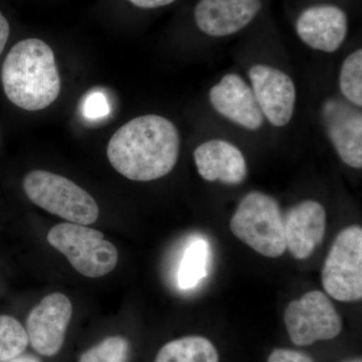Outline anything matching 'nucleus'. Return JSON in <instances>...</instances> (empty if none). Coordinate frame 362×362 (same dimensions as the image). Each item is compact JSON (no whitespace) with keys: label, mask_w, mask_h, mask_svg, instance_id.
Listing matches in <instances>:
<instances>
[{"label":"nucleus","mask_w":362,"mask_h":362,"mask_svg":"<svg viewBox=\"0 0 362 362\" xmlns=\"http://www.w3.org/2000/svg\"><path fill=\"white\" fill-rule=\"evenodd\" d=\"M180 134L175 123L149 114L132 119L112 136L107 156L117 173L133 181L168 175L180 158Z\"/></svg>","instance_id":"nucleus-1"},{"label":"nucleus","mask_w":362,"mask_h":362,"mask_svg":"<svg viewBox=\"0 0 362 362\" xmlns=\"http://www.w3.org/2000/svg\"><path fill=\"white\" fill-rule=\"evenodd\" d=\"M1 82L7 99L25 111L44 110L61 93L54 51L40 39L14 45L4 59Z\"/></svg>","instance_id":"nucleus-2"},{"label":"nucleus","mask_w":362,"mask_h":362,"mask_svg":"<svg viewBox=\"0 0 362 362\" xmlns=\"http://www.w3.org/2000/svg\"><path fill=\"white\" fill-rule=\"evenodd\" d=\"M230 226L238 239L262 256L278 258L286 251L284 218L271 195L261 192L245 195Z\"/></svg>","instance_id":"nucleus-3"},{"label":"nucleus","mask_w":362,"mask_h":362,"mask_svg":"<svg viewBox=\"0 0 362 362\" xmlns=\"http://www.w3.org/2000/svg\"><path fill=\"white\" fill-rule=\"evenodd\" d=\"M23 187L30 202L69 223L88 226L99 218L94 197L64 176L33 170L25 175Z\"/></svg>","instance_id":"nucleus-4"},{"label":"nucleus","mask_w":362,"mask_h":362,"mask_svg":"<svg viewBox=\"0 0 362 362\" xmlns=\"http://www.w3.org/2000/svg\"><path fill=\"white\" fill-rule=\"evenodd\" d=\"M47 240L85 277H104L118 263L116 247L104 239L103 233L86 226L59 223L47 233Z\"/></svg>","instance_id":"nucleus-5"},{"label":"nucleus","mask_w":362,"mask_h":362,"mask_svg":"<svg viewBox=\"0 0 362 362\" xmlns=\"http://www.w3.org/2000/svg\"><path fill=\"white\" fill-rule=\"evenodd\" d=\"M324 290L340 302L362 298V228L349 226L333 243L322 271Z\"/></svg>","instance_id":"nucleus-6"},{"label":"nucleus","mask_w":362,"mask_h":362,"mask_svg":"<svg viewBox=\"0 0 362 362\" xmlns=\"http://www.w3.org/2000/svg\"><path fill=\"white\" fill-rule=\"evenodd\" d=\"M284 320L291 341L307 346L319 340L337 337L342 329L341 318L323 292H307L286 308Z\"/></svg>","instance_id":"nucleus-7"},{"label":"nucleus","mask_w":362,"mask_h":362,"mask_svg":"<svg viewBox=\"0 0 362 362\" xmlns=\"http://www.w3.org/2000/svg\"><path fill=\"white\" fill-rule=\"evenodd\" d=\"M250 86L265 120L282 128L291 122L297 92L293 78L280 69L257 64L249 70Z\"/></svg>","instance_id":"nucleus-8"},{"label":"nucleus","mask_w":362,"mask_h":362,"mask_svg":"<svg viewBox=\"0 0 362 362\" xmlns=\"http://www.w3.org/2000/svg\"><path fill=\"white\" fill-rule=\"evenodd\" d=\"M71 315L73 305L66 295L45 296L26 319V334L33 350L45 357L57 356L65 343Z\"/></svg>","instance_id":"nucleus-9"},{"label":"nucleus","mask_w":362,"mask_h":362,"mask_svg":"<svg viewBox=\"0 0 362 362\" xmlns=\"http://www.w3.org/2000/svg\"><path fill=\"white\" fill-rule=\"evenodd\" d=\"M326 135L343 163L362 168V114L357 107L341 100H326L321 108Z\"/></svg>","instance_id":"nucleus-10"},{"label":"nucleus","mask_w":362,"mask_h":362,"mask_svg":"<svg viewBox=\"0 0 362 362\" xmlns=\"http://www.w3.org/2000/svg\"><path fill=\"white\" fill-rule=\"evenodd\" d=\"M299 39L307 47L326 54L337 52L349 35V16L335 4H315L301 11L295 23Z\"/></svg>","instance_id":"nucleus-11"},{"label":"nucleus","mask_w":362,"mask_h":362,"mask_svg":"<svg viewBox=\"0 0 362 362\" xmlns=\"http://www.w3.org/2000/svg\"><path fill=\"white\" fill-rule=\"evenodd\" d=\"M209 103L226 120L250 131L265 122L251 86L239 74H226L209 90Z\"/></svg>","instance_id":"nucleus-12"},{"label":"nucleus","mask_w":362,"mask_h":362,"mask_svg":"<svg viewBox=\"0 0 362 362\" xmlns=\"http://www.w3.org/2000/svg\"><path fill=\"white\" fill-rule=\"evenodd\" d=\"M262 6V0H199L194 23L209 37H230L251 25Z\"/></svg>","instance_id":"nucleus-13"},{"label":"nucleus","mask_w":362,"mask_h":362,"mask_svg":"<svg viewBox=\"0 0 362 362\" xmlns=\"http://www.w3.org/2000/svg\"><path fill=\"white\" fill-rule=\"evenodd\" d=\"M286 250L297 259L309 258L325 235L326 213L322 204L304 201L284 218Z\"/></svg>","instance_id":"nucleus-14"},{"label":"nucleus","mask_w":362,"mask_h":362,"mask_svg":"<svg viewBox=\"0 0 362 362\" xmlns=\"http://www.w3.org/2000/svg\"><path fill=\"white\" fill-rule=\"evenodd\" d=\"M197 173L204 180L238 185L246 180L247 166L244 154L233 143L211 139L202 143L194 152Z\"/></svg>","instance_id":"nucleus-15"},{"label":"nucleus","mask_w":362,"mask_h":362,"mask_svg":"<svg viewBox=\"0 0 362 362\" xmlns=\"http://www.w3.org/2000/svg\"><path fill=\"white\" fill-rule=\"evenodd\" d=\"M156 362H220L213 343L202 337L173 340L162 346Z\"/></svg>","instance_id":"nucleus-16"},{"label":"nucleus","mask_w":362,"mask_h":362,"mask_svg":"<svg viewBox=\"0 0 362 362\" xmlns=\"http://www.w3.org/2000/svg\"><path fill=\"white\" fill-rule=\"evenodd\" d=\"M209 261V246L204 240H195L183 255L180 272L178 284L182 289H190L199 284L207 274Z\"/></svg>","instance_id":"nucleus-17"},{"label":"nucleus","mask_w":362,"mask_h":362,"mask_svg":"<svg viewBox=\"0 0 362 362\" xmlns=\"http://www.w3.org/2000/svg\"><path fill=\"white\" fill-rule=\"evenodd\" d=\"M339 89L347 103L362 106V49L352 52L343 61L339 71Z\"/></svg>","instance_id":"nucleus-18"},{"label":"nucleus","mask_w":362,"mask_h":362,"mask_svg":"<svg viewBox=\"0 0 362 362\" xmlns=\"http://www.w3.org/2000/svg\"><path fill=\"white\" fill-rule=\"evenodd\" d=\"M23 324L11 315H0V362L20 356L28 345Z\"/></svg>","instance_id":"nucleus-19"},{"label":"nucleus","mask_w":362,"mask_h":362,"mask_svg":"<svg viewBox=\"0 0 362 362\" xmlns=\"http://www.w3.org/2000/svg\"><path fill=\"white\" fill-rule=\"evenodd\" d=\"M129 349L125 337H107L85 351L78 362H127Z\"/></svg>","instance_id":"nucleus-20"},{"label":"nucleus","mask_w":362,"mask_h":362,"mask_svg":"<svg viewBox=\"0 0 362 362\" xmlns=\"http://www.w3.org/2000/svg\"><path fill=\"white\" fill-rule=\"evenodd\" d=\"M83 115L90 120L105 118L110 114L108 98L100 90H94L86 96L83 101Z\"/></svg>","instance_id":"nucleus-21"},{"label":"nucleus","mask_w":362,"mask_h":362,"mask_svg":"<svg viewBox=\"0 0 362 362\" xmlns=\"http://www.w3.org/2000/svg\"><path fill=\"white\" fill-rule=\"evenodd\" d=\"M268 362H314L313 359L303 352L296 350L278 349L269 356Z\"/></svg>","instance_id":"nucleus-22"},{"label":"nucleus","mask_w":362,"mask_h":362,"mask_svg":"<svg viewBox=\"0 0 362 362\" xmlns=\"http://www.w3.org/2000/svg\"><path fill=\"white\" fill-rule=\"evenodd\" d=\"M130 4L142 9H154L159 7L168 6L176 0H128Z\"/></svg>","instance_id":"nucleus-23"},{"label":"nucleus","mask_w":362,"mask_h":362,"mask_svg":"<svg viewBox=\"0 0 362 362\" xmlns=\"http://www.w3.org/2000/svg\"><path fill=\"white\" fill-rule=\"evenodd\" d=\"M9 33H11V26H9L8 21L0 11V56H1L4 47H6Z\"/></svg>","instance_id":"nucleus-24"},{"label":"nucleus","mask_w":362,"mask_h":362,"mask_svg":"<svg viewBox=\"0 0 362 362\" xmlns=\"http://www.w3.org/2000/svg\"><path fill=\"white\" fill-rule=\"evenodd\" d=\"M6 362H40V361L37 357L21 354V356L14 357V358Z\"/></svg>","instance_id":"nucleus-25"},{"label":"nucleus","mask_w":362,"mask_h":362,"mask_svg":"<svg viewBox=\"0 0 362 362\" xmlns=\"http://www.w3.org/2000/svg\"><path fill=\"white\" fill-rule=\"evenodd\" d=\"M349 362H361V359H356V361H352Z\"/></svg>","instance_id":"nucleus-26"}]
</instances>
